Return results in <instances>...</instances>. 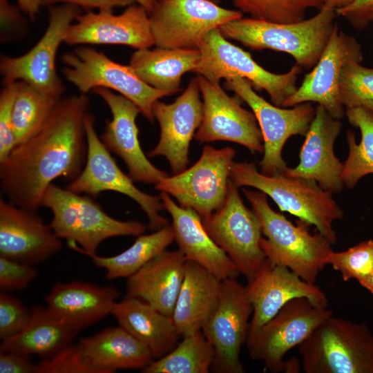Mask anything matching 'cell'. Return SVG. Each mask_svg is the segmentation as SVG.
Returning a JSON list of instances; mask_svg holds the SVG:
<instances>
[{
    "mask_svg": "<svg viewBox=\"0 0 373 373\" xmlns=\"http://www.w3.org/2000/svg\"><path fill=\"white\" fill-rule=\"evenodd\" d=\"M86 94L61 98L43 127L16 145L0 162L1 193L8 202L37 211L57 178L79 176L87 156Z\"/></svg>",
    "mask_w": 373,
    "mask_h": 373,
    "instance_id": "6da1fadb",
    "label": "cell"
},
{
    "mask_svg": "<svg viewBox=\"0 0 373 373\" xmlns=\"http://www.w3.org/2000/svg\"><path fill=\"white\" fill-rule=\"evenodd\" d=\"M242 191L266 236L261 238L260 247L267 260L286 267L304 280L316 284L333 251L332 243L319 232L311 234L310 224L306 222L299 220L295 225L284 215L274 211L265 193L247 189Z\"/></svg>",
    "mask_w": 373,
    "mask_h": 373,
    "instance_id": "7a4b0ae2",
    "label": "cell"
},
{
    "mask_svg": "<svg viewBox=\"0 0 373 373\" xmlns=\"http://www.w3.org/2000/svg\"><path fill=\"white\" fill-rule=\"evenodd\" d=\"M336 11L326 6L312 17L291 23L254 18L229 21L219 28L222 35L254 50L271 49L289 54L305 69L319 60L336 23Z\"/></svg>",
    "mask_w": 373,
    "mask_h": 373,
    "instance_id": "3957f363",
    "label": "cell"
},
{
    "mask_svg": "<svg viewBox=\"0 0 373 373\" xmlns=\"http://www.w3.org/2000/svg\"><path fill=\"white\" fill-rule=\"evenodd\" d=\"M41 207L52 214L50 226L59 239H66L71 249L90 257L97 254L105 240L143 234L146 226L136 220H119L107 214L88 195H82L51 184L46 190Z\"/></svg>",
    "mask_w": 373,
    "mask_h": 373,
    "instance_id": "277c9868",
    "label": "cell"
},
{
    "mask_svg": "<svg viewBox=\"0 0 373 373\" xmlns=\"http://www.w3.org/2000/svg\"><path fill=\"white\" fill-rule=\"evenodd\" d=\"M230 180L238 187H254L269 195L281 211L314 225L321 235L335 244L333 223L343 218V212L332 193L316 181L285 174L267 175L259 172L254 163L247 162H233Z\"/></svg>",
    "mask_w": 373,
    "mask_h": 373,
    "instance_id": "5b68a950",
    "label": "cell"
},
{
    "mask_svg": "<svg viewBox=\"0 0 373 373\" xmlns=\"http://www.w3.org/2000/svg\"><path fill=\"white\" fill-rule=\"evenodd\" d=\"M307 373H373V334L333 314L298 346Z\"/></svg>",
    "mask_w": 373,
    "mask_h": 373,
    "instance_id": "8992f818",
    "label": "cell"
},
{
    "mask_svg": "<svg viewBox=\"0 0 373 373\" xmlns=\"http://www.w3.org/2000/svg\"><path fill=\"white\" fill-rule=\"evenodd\" d=\"M198 49L201 58L193 73L213 84H220L222 78H245L255 88L265 90L277 106H282L298 88L296 79L302 72L300 65L295 64L283 74L269 72L256 63L248 52L229 42L219 28L210 31Z\"/></svg>",
    "mask_w": 373,
    "mask_h": 373,
    "instance_id": "52a82bcc",
    "label": "cell"
},
{
    "mask_svg": "<svg viewBox=\"0 0 373 373\" xmlns=\"http://www.w3.org/2000/svg\"><path fill=\"white\" fill-rule=\"evenodd\" d=\"M66 66L65 78L82 94L96 88L119 93L133 102L142 115L153 123V105L159 99L172 95L154 88L135 73L129 65L115 62L105 54L90 47H79L61 57Z\"/></svg>",
    "mask_w": 373,
    "mask_h": 373,
    "instance_id": "ba28073f",
    "label": "cell"
},
{
    "mask_svg": "<svg viewBox=\"0 0 373 373\" xmlns=\"http://www.w3.org/2000/svg\"><path fill=\"white\" fill-rule=\"evenodd\" d=\"M332 311L319 306L307 298H296L285 304L256 333L248 337L247 347L252 360L260 361L272 372H297L285 354L298 346Z\"/></svg>",
    "mask_w": 373,
    "mask_h": 373,
    "instance_id": "9c48e42d",
    "label": "cell"
},
{
    "mask_svg": "<svg viewBox=\"0 0 373 373\" xmlns=\"http://www.w3.org/2000/svg\"><path fill=\"white\" fill-rule=\"evenodd\" d=\"M236 151L205 145L199 160L182 172L166 176L155 188L175 198L179 205L207 217L224 204Z\"/></svg>",
    "mask_w": 373,
    "mask_h": 373,
    "instance_id": "30bf717a",
    "label": "cell"
},
{
    "mask_svg": "<svg viewBox=\"0 0 373 373\" xmlns=\"http://www.w3.org/2000/svg\"><path fill=\"white\" fill-rule=\"evenodd\" d=\"M149 15L154 44L180 49H198L210 31L242 17L211 0H157Z\"/></svg>",
    "mask_w": 373,
    "mask_h": 373,
    "instance_id": "8fae6325",
    "label": "cell"
},
{
    "mask_svg": "<svg viewBox=\"0 0 373 373\" xmlns=\"http://www.w3.org/2000/svg\"><path fill=\"white\" fill-rule=\"evenodd\" d=\"M238 188L230 180L222 206L202 221L211 238L249 280L267 259L260 247V222L245 205Z\"/></svg>",
    "mask_w": 373,
    "mask_h": 373,
    "instance_id": "7c38bea8",
    "label": "cell"
},
{
    "mask_svg": "<svg viewBox=\"0 0 373 373\" xmlns=\"http://www.w3.org/2000/svg\"><path fill=\"white\" fill-rule=\"evenodd\" d=\"M84 125L88 145L86 161L79 176L70 182L66 188L93 198L107 191L122 193L133 199L144 211L151 230L155 231L168 225V220L160 215L164 209L160 197L137 189L133 179L120 169L97 135L95 117L88 112Z\"/></svg>",
    "mask_w": 373,
    "mask_h": 373,
    "instance_id": "4fadbf2b",
    "label": "cell"
},
{
    "mask_svg": "<svg viewBox=\"0 0 373 373\" xmlns=\"http://www.w3.org/2000/svg\"><path fill=\"white\" fill-rule=\"evenodd\" d=\"M224 86L248 104L257 119L264 144L260 172L267 175L285 174L288 167L282 156L284 144L292 135H306L316 108L308 102L289 109L272 105L258 95L251 82L243 77L227 78Z\"/></svg>",
    "mask_w": 373,
    "mask_h": 373,
    "instance_id": "5bb4252c",
    "label": "cell"
},
{
    "mask_svg": "<svg viewBox=\"0 0 373 373\" xmlns=\"http://www.w3.org/2000/svg\"><path fill=\"white\" fill-rule=\"evenodd\" d=\"M252 312L245 286L236 278L221 280L216 305L201 329L214 350L213 372H245L240 353L247 341Z\"/></svg>",
    "mask_w": 373,
    "mask_h": 373,
    "instance_id": "9a60e30c",
    "label": "cell"
},
{
    "mask_svg": "<svg viewBox=\"0 0 373 373\" xmlns=\"http://www.w3.org/2000/svg\"><path fill=\"white\" fill-rule=\"evenodd\" d=\"M80 8L68 3L50 6L48 27L37 43L19 57L1 56L3 82L23 81L61 98L65 87L56 70V56L69 27L81 14Z\"/></svg>",
    "mask_w": 373,
    "mask_h": 373,
    "instance_id": "2e32d148",
    "label": "cell"
},
{
    "mask_svg": "<svg viewBox=\"0 0 373 373\" xmlns=\"http://www.w3.org/2000/svg\"><path fill=\"white\" fill-rule=\"evenodd\" d=\"M363 59L360 44L354 37L339 30L336 24L317 64L282 107L317 102L333 117L341 119L345 114L340 93L342 70L347 64H361Z\"/></svg>",
    "mask_w": 373,
    "mask_h": 373,
    "instance_id": "e0dca14e",
    "label": "cell"
},
{
    "mask_svg": "<svg viewBox=\"0 0 373 373\" xmlns=\"http://www.w3.org/2000/svg\"><path fill=\"white\" fill-rule=\"evenodd\" d=\"M202 97L203 116L195 134L200 143L227 141L248 149L252 153L264 151L263 137L254 113L240 105L220 86L197 76Z\"/></svg>",
    "mask_w": 373,
    "mask_h": 373,
    "instance_id": "ac0fdd59",
    "label": "cell"
},
{
    "mask_svg": "<svg viewBox=\"0 0 373 373\" xmlns=\"http://www.w3.org/2000/svg\"><path fill=\"white\" fill-rule=\"evenodd\" d=\"M153 113L159 123L160 135L148 156H164L173 174L179 173L186 169L190 143L202 120L203 106L197 77L190 80L173 103L157 100L153 105Z\"/></svg>",
    "mask_w": 373,
    "mask_h": 373,
    "instance_id": "d6986e66",
    "label": "cell"
},
{
    "mask_svg": "<svg viewBox=\"0 0 373 373\" xmlns=\"http://www.w3.org/2000/svg\"><path fill=\"white\" fill-rule=\"evenodd\" d=\"M64 42L124 45L136 49L155 45L149 13L137 3L127 6L119 15L113 14L111 10L81 13L69 27Z\"/></svg>",
    "mask_w": 373,
    "mask_h": 373,
    "instance_id": "ffe728a7",
    "label": "cell"
},
{
    "mask_svg": "<svg viewBox=\"0 0 373 373\" xmlns=\"http://www.w3.org/2000/svg\"><path fill=\"white\" fill-rule=\"evenodd\" d=\"M245 286L252 305L248 337L272 318L289 301L307 298L327 307V298L316 284L308 283L286 267L267 260Z\"/></svg>",
    "mask_w": 373,
    "mask_h": 373,
    "instance_id": "44dd1931",
    "label": "cell"
},
{
    "mask_svg": "<svg viewBox=\"0 0 373 373\" xmlns=\"http://www.w3.org/2000/svg\"><path fill=\"white\" fill-rule=\"evenodd\" d=\"M107 104L111 119L106 122L100 137L106 149L119 156L127 166L128 175L134 182L156 184L167 173L155 166L141 147L136 124L139 108L120 94L104 88L92 90Z\"/></svg>",
    "mask_w": 373,
    "mask_h": 373,
    "instance_id": "7402d4cb",
    "label": "cell"
},
{
    "mask_svg": "<svg viewBox=\"0 0 373 373\" xmlns=\"http://www.w3.org/2000/svg\"><path fill=\"white\" fill-rule=\"evenodd\" d=\"M36 211L0 198V257L34 265L60 251V239Z\"/></svg>",
    "mask_w": 373,
    "mask_h": 373,
    "instance_id": "603a6c76",
    "label": "cell"
},
{
    "mask_svg": "<svg viewBox=\"0 0 373 373\" xmlns=\"http://www.w3.org/2000/svg\"><path fill=\"white\" fill-rule=\"evenodd\" d=\"M342 127L340 119L333 117L321 105L316 113L301 146L300 162L287 168L285 175L316 181L325 191L339 193L343 187V164L336 157L334 144Z\"/></svg>",
    "mask_w": 373,
    "mask_h": 373,
    "instance_id": "cb8c5ba5",
    "label": "cell"
},
{
    "mask_svg": "<svg viewBox=\"0 0 373 373\" xmlns=\"http://www.w3.org/2000/svg\"><path fill=\"white\" fill-rule=\"evenodd\" d=\"M160 197L171 217L174 240L186 260L199 264L221 280L236 278L240 274L238 268L207 232L200 216L177 204L165 192H160Z\"/></svg>",
    "mask_w": 373,
    "mask_h": 373,
    "instance_id": "d4e9b609",
    "label": "cell"
},
{
    "mask_svg": "<svg viewBox=\"0 0 373 373\" xmlns=\"http://www.w3.org/2000/svg\"><path fill=\"white\" fill-rule=\"evenodd\" d=\"M119 296L114 286L74 280L55 283L44 300L52 316L80 331L111 314Z\"/></svg>",
    "mask_w": 373,
    "mask_h": 373,
    "instance_id": "484cf974",
    "label": "cell"
},
{
    "mask_svg": "<svg viewBox=\"0 0 373 373\" xmlns=\"http://www.w3.org/2000/svg\"><path fill=\"white\" fill-rule=\"evenodd\" d=\"M186 260L179 249L163 251L127 278L126 295L140 298L172 317Z\"/></svg>",
    "mask_w": 373,
    "mask_h": 373,
    "instance_id": "4316f807",
    "label": "cell"
},
{
    "mask_svg": "<svg viewBox=\"0 0 373 373\" xmlns=\"http://www.w3.org/2000/svg\"><path fill=\"white\" fill-rule=\"evenodd\" d=\"M78 345L84 362L93 373L142 370L154 360L149 350L119 325L82 337Z\"/></svg>",
    "mask_w": 373,
    "mask_h": 373,
    "instance_id": "83f0119b",
    "label": "cell"
},
{
    "mask_svg": "<svg viewBox=\"0 0 373 373\" xmlns=\"http://www.w3.org/2000/svg\"><path fill=\"white\" fill-rule=\"evenodd\" d=\"M123 327L151 352L154 359L169 352L178 343V334L171 316L145 301L126 295L117 301L111 314Z\"/></svg>",
    "mask_w": 373,
    "mask_h": 373,
    "instance_id": "f1b7e54d",
    "label": "cell"
},
{
    "mask_svg": "<svg viewBox=\"0 0 373 373\" xmlns=\"http://www.w3.org/2000/svg\"><path fill=\"white\" fill-rule=\"evenodd\" d=\"M221 280L186 260L183 282L172 318L180 336L201 330L218 299Z\"/></svg>",
    "mask_w": 373,
    "mask_h": 373,
    "instance_id": "f546056e",
    "label": "cell"
},
{
    "mask_svg": "<svg viewBox=\"0 0 373 373\" xmlns=\"http://www.w3.org/2000/svg\"><path fill=\"white\" fill-rule=\"evenodd\" d=\"M201 58L199 49L157 47L137 49L129 66L144 82L172 95L180 91L182 77L193 72Z\"/></svg>",
    "mask_w": 373,
    "mask_h": 373,
    "instance_id": "4dcf8cb0",
    "label": "cell"
},
{
    "mask_svg": "<svg viewBox=\"0 0 373 373\" xmlns=\"http://www.w3.org/2000/svg\"><path fill=\"white\" fill-rule=\"evenodd\" d=\"M79 331L52 316L46 307L31 309L30 321L17 334L1 340L0 352L47 358L70 345Z\"/></svg>",
    "mask_w": 373,
    "mask_h": 373,
    "instance_id": "1f68e13d",
    "label": "cell"
},
{
    "mask_svg": "<svg viewBox=\"0 0 373 373\" xmlns=\"http://www.w3.org/2000/svg\"><path fill=\"white\" fill-rule=\"evenodd\" d=\"M124 251L113 256H92L94 265L106 271V278L113 280L128 278L166 250L174 240L171 225H166L147 235L141 234Z\"/></svg>",
    "mask_w": 373,
    "mask_h": 373,
    "instance_id": "d6a6232c",
    "label": "cell"
},
{
    "mask_svg": "<svg viewBox=\"0 0 373 373\" xmlns=\"http://www.w3.org/2000/svg\"><path fill=\"white\" fill-rule=\"evenodd\" d=\"M214 350L202 330L183 336L173 349L154 359L144 373H207L211 370Z\"/></svg>",
    "mask_w": 373,
    "mask_h": 373,
    "instance_id": "836d02e7",
    "label": "cell"
},
{
    "mask_svg": "<svg viewBox=\"0 0 373 373\" xmlns=\"http://www.w3.org/2000/svg\"><path fill=\"white\" fill-rule=\"evenodd\" d=\"M60 99L26 82H17L12 113L16 145L26 142L43 127Z\"/></svg>",
    "mask_w": 373,
    "mask_h": 373,
    "instance_id": "e575fe53",
    "label": "cell"
},
{
    "mask_svg": "<svg viewBox=\"0 0 373 373\" xmlns=\"http://www.w3.org/2000/svg\"><path fill=\"white\" fill-rule=\"evenodd\" d=\"M345 115L361 133V142L357 144L354 133L347 132L349 153L343 164L342 180L352 189L361 178L373 173V113L365 106H358L346 109Z\"/></svg>",
    "mask_w": 373,
    "mask_h": 373,
    "instance_id": "d590c367",
    "label": "cell"
},
{
    "mask_svg": "<svg viewBox=\"0 0 373 373\" xmlns=\"http://www.w3.org/2000/svg\"><path fill=\"white\" fill-rule=\"evenodd\" d=\"M242 13L251 18L278 23H296L305 19L309 8L321 9L324 0H231Z\"/></svg>",
    "mask_w": 373,
    "mask_h": 373,
    "instance_id": "8d00e7d4",
    "label": "cell"
},
{
    "mask_svg": "<svg viewBox=\"0 0 373 373\" xmlns=\"http://www.w3.org/2000/svg\"><path fill=\"white\" fill-rule=\"evenodd\" d=\"M327 263L341 274L344 281L355 279L362 286L373 269V240L363 241L346 251H333Z\"/></svg>",
    "mask_w": 373,
    "mask_h": 373,
    "instance_id": "74e56055",
    "label": "cell"
},
{
    "mask_svg": "<svg viewBox=\"0 0 373 373\" xmlns=\"http://www.w3.org/2000/svg\"><path fill=\"white\" fill-rule=\"evenodd\" d=\"M340 93L346 109L373 102V68L360 63L345 66L340 79Z\"/></svg>",
    "mask_w": 373,
    "mask_h": 373,
    "instance_id": "f35d334b",
    "label": "cell"
},
{
    "mask_svg": "<svg viewBox=\"0 0 373 373\" xmlns=\"http://www.w3.org/2000/svg\"><path fill=\"white\" fill-rule=\"evenodd\" d=\"M31 309L17 298L1 291L0 294V338L15 336L28 323Z\"/></svg>",
    "mask_w": 373,
    "mask_h": 373,
    "instance_id": "ab89813d",
    "label": "cell"
},
{
    "mask_svg": "<svg viewBox=\"0 0 373 373\" xmlns=\"http://www.w3.org/2000/svg\"><path fill=\"white\" fill-rule=\"evenodd\" d=\"M17 94V82H3L0 93V162L16 146L12 113Z\"/></svg>",
    "mask_w": 373,
    "mask_h": 373,
    "instance_id": "60d3db41",
    "label": "cell"
},
{
    "mask_svg": "<svg viewBox=\"0 0 373 373\" xmlns=\"http://www.w3.org/2000/svg\"><path fill=\"white\" fill-rule=\"evenodd\" d=\"M37 365V373H93L83 361L78 343L44 358Z\"/></svg>",
    "mask_w": 373,
    "mask_h": 373,
    "instance_id": "b9f144b4",
    "label": "cell"
},
{
    "mask_svg": "<svg viewBox=\"0 0 373 373\" xmlns=\"http://www.w3.org/2000/svg\"><path fill=\"white\" fill-rule=\"evenodd\" d=\"M37 274L32 265L0 257V287L3 291L23 289Z\"/></svg>",
    "mask_w": 373,
    "mask_h": 373,
    "instance_id": "7bdbcfd3",
    "label": "cell"
},
{
    "mask_svg": "<svg viewBox=\"0 0 373 373\" xmlns=\"http://www.w3.org/2000/svg\"><path fill=\"white\" fill-rule=\"evenodd\" d=\"M336 16L345 18L357 29L373 21V0H356L350 6L336 10Z\"/></svg>",
    "mask_w": 373,
    "mask_h": 373,
    "instance_id": "ee69618b",
    "label": "cell"
},
{
    "mask_svg": "<svg viewBox=\"0 0 373 373\" xmlns=\"http://www.w3.org/2000/svg\"><path fill=\"white\" fill-rule=\"evenodd\" d=\"M37 369L29 355L0 352V373H37Z\"/></svg>",
    "mask_w": 373,
    "mask_h": 373,
    "instance_id": "f6af8a7d",
    "label": "cell"
},
{
    "mask_svg": "<svg viewBox=\"0 0 373 373\" xmlns=\"http://www.w3.org/2000/svg\"><path fill=\"white\" fill-rule=\"evenodd\" d=\"M63 2L73 4L86 9L111 10L116 7H127L134 3L133 0H41V6H51L54 3Z\"/></svg>",
    "mask_w": 373,
    "mask_h": 373,
    "instance_id": "bcb514c9",
    "label": "cell"
},
{
    "mask_svg": "<svg viewBox=\"0 0 373 373\" xmlns=\"http://www.w3.org/2000/svg\"><path fill=\"white\" fill-rule=\"evenodd\" d=\"M0 21L1 36L3 39L6 35L17 30L20 25H23V19L19 9L8 0H0Z\"/></svg>",
    "mask_w": 373,
    "mask_h": 373,
    "instance_id": "7dc6e473",
    "label": "cell"
},
{
    "mask_svg": "<svg viewBox=\"0 0 373 373\" xmlns=\"http://www.w3.org/2000/svg\"><path fill=\"white\" fill-rule=\"evenodd\" d=\"M19 9L35 19L41 6V0H17Z\"/></svg>",
    "mask_w": 373,
    "mask_h": 373,
    "instance_id": "c3c4849f",
    "label": "cell"
},
{
    "mask_svg": "<svg viewBox=\"0 0 373 373\" xmlns=\"http://www.w3.org/2000/svg\"><path fill=\"white\" fill-rule=\"evenodd\" d=\"M356 0H324V6L334 9L335 11L350 6Z\"/></svg>",
    "mask_w": 373,
    "mask_h": 373,
    "instance_id": "681fc988",
    "label": "cell"
},
{
    "mask_svg": "<svg viewBox=\"0 0 373 373\" xmlns=\"http://www.w3.org/2000/svg\"><path fill=\"white\" fill-rule=\"evenodd\" d=\"M137 4L140 5L146 9V10L149 13L154 6L155 5L157 0H133Z\"/></svg>",
    "mask_w": 373,
    "mask_h": 373,
    "instance_id": "f907efd6",
    "label": "cell"
},
{
    "mask_svg": "<svg viewBox=\"0 0 373 373\" xmlns=\"http://www.w3.org/2000/svg\"><path fill=\"white\" fill-rule=\"evenodd\" d=\"M362 287L367 289L373 295V269L362 285Z\"/></svg>",
    "mask_w": 373,
    "mask_h": 373,
    "instance_id": "816d5d0a",
    "label": "cell"
},
{
    "mask_svg": "<svg viewBox=\"0 0 373 373\" xmlns=\"http://www.w3.org/2000/svg\"><path fill=\"white\" fill-rule=\"evenodd\" d=\"M363 106L366 107L367 108H368L370 111H371L373 113V102L366 103Z\"/></svg>",
    "mask_w": 373,
    "mask_h": 373,
    "instance_id": "f5cc1de1",
    "label": "cell"
},
{
    "mask_svg": "<svg viewBox=\"0 0 373 373\" xmlns=\"http://www.w3.org/2000/svg\"><path fill=\"white\" fill-rule=\"evenodd\" d=\"M211 1H214L216 3H218L219 1V0H211Z\"/></svg>",
    "mask_w": 373,
    "mask_h": 373,
    "instance_id": "db71d44e",
    "label": "cell"
}]
</instances>
